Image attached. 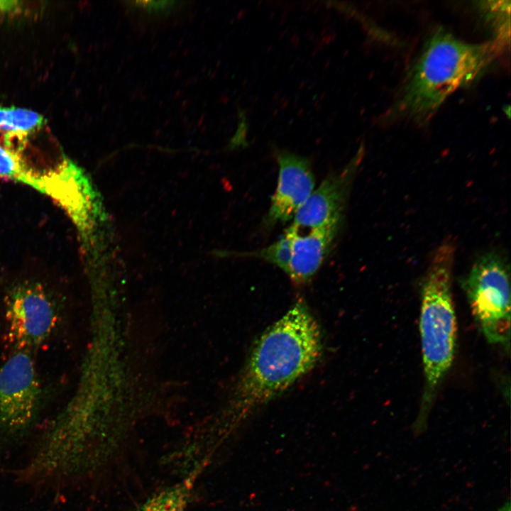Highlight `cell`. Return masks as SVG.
I'll return each instance as SVG.
<instances>
[{
	"label": "cell",
	"mask_w": 511,
	"mask_h": 511,
	"mask_svg": "<svg viewBox=\"0 0 511 511\" xmlns=\"http://www.w3.org/2000/svg\"><path fill=\"white\" fill-rule=\"evenodd\" d=\"M321 353L319 325L300 300L253 348L237 387L236 409L245 414L285 391L312 369Z\"/></svg>",
	"instance_id": "6da1fadb"
},
{
	"label": "cell",
	"mask_w": 511,
	"mask_h": 511,
	"mask_svg": "<svg viewBox=\"0 0 511 511\" xmlns=\"http://www.w3.org/2000/svg\"><path fill=\"white\" fill-rule=\"evenodd\" d=\"M505 46L495 38L467 43L444 29L437 30L407 74L397 111L414 121L426 123L450 95L479 79Z\"/></svg>",
	"instance_id": "7a4b0ae2"
},
{
	"label": "cell",
	"mask_w": 511,
	"mask_h": 511,
	"mask_svg": "<svg viewBox=\"0 0 511 511\" xmlns=\"http://www.w3.org/2000/svg\"><path fill=\"white\" fill-rule=\"evenodd\" d=\"M454 245L446 243L434 254L421 285L419 331L424 385L413 432L422 434L437 392L455 355L457 322L452 296Z\"/></svg>",
	"instance_id": "3957f363"
},
{
	"label": "cell",
	"mask_w": 511,
	"mask_h": 511,
	"mask_svg": "<svg viewBox=\"0 0 511 511\" xmlns=\"http://www.w3.org/2000/svg\"><path fill=\"white\" fill-rule=\"evenodd\" d=\"M473 319L488 343L505 350L510 346L509 269L495 253L480 256L463 282Z\"/></svg>",
	"instance_id": "277c9868"
},
{
	"label": "cell",
	"mask_w": 511,
	"mask_h": 511,
	"mask_svg": "<svg viewBox=\"0 0 511 511\" xmlns=\"http://www.w3.org/2000/svg\"><path fill=\"white\" fill-rule=\"evenodd\" d=\"M43 398L33 351L11 350L0 363V443L16 440L31 429Z\"/></svg>",
	"instance_id": "5b68a950"
},
{
	"label": "cell",
	"mask_w": 511,
	"mask_h": 511,
	"mask_svg": "<svg viewBox=\"0 0 511 511\" xmlns=\"http://www.w3.org/2000/svg\"><path fill=\"white\" fill-rule=\"evenodd\" d=\"M6 340L11 350L33 351L57 329L59 309L49 293L38 283L13 287L4 299Z\"/></svg>",
	"instance_id": "8992f818"
},
{
	"label": "cell",
	"mask_w": 511,
	"mask_h": 511,
	"mask_svg": "<svg viewBox=\"0 0 511 511\" xmlns=\"http://www.w3.org/2000/svg\"><path fill=\"white\" fill-rule=\"evenodd\" d=\"M279 166L276 189L265 224L272 227L292 219L314 189L310 161L285 150L275 151Z\"/></svg>",
	"instance_id": "52a82bcc"
},
{
	"label": "cell",
	"mask_w": 511,
	"mask_h": 511,
	"mask_svg": "<svg viewBox=\"0 0 511 511\" xmlns=\"http://www.w3.org/2000/svg\"><path fill=\"white\" fill-rule=\"evenodd\" d=\"M56 200L80 227L86 226L94 209V194L80 169L65 160L45 175L33 174L29 184Z\"/></svg>",
	"instance_id": "ba28073f"
},
{
	"label": "cell",
	"mask_w": 511,
	"mask_h": 511,
	"mask_svg": "<svg viewBox=\"0 0 511 511\" xmlns=\"http://www.w3.org/2000/svg\"><path fill=\"white\" fill-rule=\"evenodd\" d=\"M359 159L358 154L340 172L328 175L297 211L292 224L311 229L342 221L346 196Z\"/></svg>",
	"instance_id": "9c48e42d"
},
{
	"label": "cell",
	"mask_w": 511,
	"mask_h": 511,
	"mask_svg": "<svg viewBox=\"0 0 511 511\" xmlns=\"http://www.w3.org/2000/svg\"><path fill=\"white\" fill-rule=\"evenodd\" d=\"M341 221L309 229L300 233L294 225L291 234V259L287 275L297 285L307 282L316 274L328 255L336 237Z\"/></svg>",
	"instance_id": "30bf717a"
},
{
	"label": "cell",
	"mask_w": 511,
	"mask_h": 511,
	"mask_svg": "<svg viewBox=\"0 0 511 511\" xmlns=\"http://www.w3.org/2000/svg\"><path fill=\"white\" fill-rule=\"evenodd\" d=\"M198 474L199 468L180 481L153 493L133 511H185Z\"/></svg>",
	"instance_id": "8fae6325"
},
{
	"label": "cell",
	"mask_w": 511,
	"mask_h": 511,
	"mask_svg": "<svg viewBox=\"0 0 511 511\" xmlns=\"http://www.w3.org/2000/svg\"><path fill=\"white\" fill-rule=\"evenodd\" d=\"M43 123L42 116L31 110L0 106V129L6 135L25 137L38 129Z\"/></svg>",
	"instance_id": "7c38bea8"
},
{
	"label": "cell",
	"mask_w": 511,
	"mask_h": 511,
	"mask_svg": "<svg viewBox=\"0 0 511 511\" xmlns=\"http://www.w3.org/2000/svg\"><path fill=\"white\" fill-rule=\"evenodd\" d=\"M244 257H254L270 263L286 274L291 259V234L287 228L283 235L273 244L256 251L239 253Z\"/></svg>",
	"instance_id": "4fadbf2b"
},
{
	"label": "cell",
	"mask_w": 511,
	"mask_h": 511,
	"mask_svg": "<svg viewBox=\"0 0 511 511\" xmlns=\"http://www.w3.org/2000/svg\"><path fill=\"white\" fill-rule=\"evenodd\" d=\"M482 4L481 11L495 29L493 38L507 45L510 41V1H485Z\"/></svg>",
	"instance_id": "5bb4252c"
},
{
	"label": "cell",
	"mask_w": 511,
	"mask_h": 511,
	"mask_svg": "<svg viewBox=\"0 0 511 511\" xmlns=\"http://www.w3.org/2000/svg\"><path fill=\"white\" fill-rule=\"evenodd\" d=\"M29 172L16 153L0 146V177L25 182Z\"/></svg>",
	"instance_id": "9a60e30c"
},
{
	"label": "cell",
	"mask_w": 511,
	"mask_h": 511,
	"mask_svg": "<svg viewBox=\"0 0 511 511\" xmlns=\"http://www.w3.org/2000/svg\"><path fill=\"white\" fill-rule=\"evenodd\" d=\"M175 2L169 1H137L135 2L138 7H143L148 11H165L168 9L171 4Z\"/></svg>",
	"instance_id": "2e32d148"
},
{
	"label": "cell",
	"mask_w": 511,
	"mask_h": 511,
	"mask_svg": "<svg viewBox=\"0 0 511 511\" xmlns=\"http://www.w3.org/2000/svg\"><path fill=\"white\" fill-rule=\"evenodd\" d=\"M20 2L13 0H0V13L16 12L20 8Z\"/></svg>",
	"instance_id": "e0dca14e"
},
{
	"label": "cell",
	"mask_w": 511,
	"mask_h": 511,
	"mask_svg": "<svg viewBox=\"0 0 511 511\" xmlns=\"http://www.w3.org/2000/svg\"><path fill=\"white\" fill-rule=\"evenodd\" d=\"M498 511H511L510 501L505 503Z\"/></svg>",
	"instance_id": "ac0fdd59"
}]
</instances>
